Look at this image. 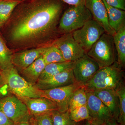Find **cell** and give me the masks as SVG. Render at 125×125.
Masks as SVG:
<instances>
[{"label": "cell", "mask_w": 125, "mask_h": 125, "mask_svg": "<svg viewBox=\"0 0 125 125\" xmlns=\"http://www.w3.org/2000/svg\"><path fill=\"white\" fill-rule=\"evenodd\" d=\"M63 9L61 0H24L4 25L8 44L23 50L51 45L58 38Z\"/></svg>", "instance_id": "obj_1"}, {"label": "cell", "mask_w": 125, "mask_h": 125, "mask_svg": "<svg viewBox=\"0 0 125 125\" xmlns=\"http://www.w3.org/2000/svg\"><path fill=\"white\" fill-rule=\"evenodd\" d=\"M117 62L112 65L100 68L84 85L87 91L103 89L116 90L124 83V72Z\"/></svg>", "instance_id": "obj_2"}, {"label": "cell", "mask_w": 125, "mask_h": 125, "mask_svg": "<svg viewBox=\"0 0 125 125\" xmlns=\"http://www.w3.org/2000/svg\"><path fill=\"white\" fill-rule=\"evenodd\" d=\"M0 73L10 93L21 99L42 97V90L27 82L13 66L0 72Z\"/></svg>", "instance_id": "obj_3"}, {"label": "cell", "mask_w": 125, "mask_h": 125, "mask_svg": "<svg viewBox=\"0 0 125 125\" xmlns=\"http://www.w3.org/2000/svg\"><path fill=\"white\" fill-rule=\"evenodd\" d=\"M116 52L113 36L105 32L86 54L101 68L109 66L116 62Z\"/></svg>", "instance_id": "obj_4"}, {"label": "cell", "mask_w": 125, "mask_h": 125, "mask_svg": "<svg viewBox=\"0 0 125 125\" xmlns=\"http://www.w3.org/2000/svg\"><path fill=\"white\" fill-rule=\"evenodd\" d=\"M92 19V15L85 5L71 6L60 18L58 25V33H71Z\"/></svg>", "instance_id": "obj_5"}, {"label": "cell", "mask_w": 125, "mask_h": 125, "mask_svg": "<svg viewBox=\"0 0 125 125\" xmlns=\"http://www.w3.org/2000/svg\"><path fill=\"white\" fill-rule=\"evenodd\" d=\"M105 32V30L102 25L92 19L72 34L74 39L87 54Z\"/></svg>", "instance_id": "obj_6"}, {"label": "cell", "mask_w": 125, "mask_h": 125, "mask_svg": "<svg viewBox=\"0 0 125 125\" xmlns=\"http://www.w3.org/2000/svg\"><path fill=\"white\" fill-rule=\"evenodd\" d=\"M83 86L75 81L63 87L41 90L42 96L55 103L59 111H66L69 109V103L72 96L76 90Z\"/></svg>", "instance_id": "obj_7"}, {"label": "cell", "mask_w": 125, "mask_h": 125, "mask_svg": "<svg viewBox=\"0 0 125 125\" xmlns=\"http://www.w3.org/2000/svg\"><path fill=\"white\" fill-rule=\"evenodd\" d=\"M0 110L14 124L30 115L23 101L11 93L0 99Z\"/></svg>", "instance_id": "obj_8"}, {"label": "cell", "mask_w": 125, "mask_h": 125, "mask_svg": "<svg viewBox=\"0 0 125 125\" xmlns=\"http://www.w3.org/2000/svg\"><path fill=\"white\" fill-rule=\"evenodd\" d=\"M58 48L66 61L74 62L86 54L71 33L62 34L52 43Z\"/></svg>", "instance_id": "obj_9"}, {"label": "cell", "mask_w": 125, "mask_h": 125, "mask_svg": "<svg viewBox=\"0 0 125 125\" xmlns=\"http://www.w3.org/2000/svg\"><path fill=\"white\" fill-rule=\"evenodd\" d=\"M99 69L97 63L85 54L74 62L72 69L75 81L84 86Z\"/></svg>", "instance_id": "obj_10"}, {"label": "cell", "mask_w": 125, "mask_h": 125, "mask_svg": "<svg viewBox=\"0 0 125 125\" xmlns=\"http://www.w3.org/2000/svg\"><path fill=\"white\" fill-rule=\"evenodd\" d=\"M87 96L86 105L92 121L102 125L114 117L111 111L93 92L87 91Z\"/></svg>", "instance_id": "obj_11"}, {"label": "cell", "mask_w": 125, "mask_h": 125, "mask_svg": "<svg viewBox=\"0 0 125 125\" xmlns=\"http://www.w3.org/2000/svg\"><path fill=\"white\" fill-rule=\"evenodd\" d=\"M45 47L24 49L13 52L11 58L12 64L20 73L42 55Z\"/></svg>", "instance_id": "obj_12"}, {"label": "cell", "mask_w": 125, "mask_h": 125, "mask_svg": "<svg viewBox=\"0 0 125 125\" xmlns=\"http://www.w3.org/2000/svg\"><path fill=\"white\" fill-rule=\"evenodd\" d=\"M85 6L93 19L102 25L105 32L113 36L115 32L109 25L107 11L103 0H86Z\"/></svg>", "instance_id": "obj_13"}, {"label": "cell", "mask_w": 125, "mask_h": 125, "mask_svg": "<svg viewBox=\"0 0 125 125\" xmlns=\"http://www.w3.org/2000/svg\"><path fill=\"white\" fill-rule=\"evenodd\" d=\"M75 82L72 69L42 80H38L34 85L40 90L55 88L71 84Z\"/></svg>", "instance_id": "obj_14"}, {"label": "cell", "mask_w": 125, "mask_h": 125, "mask_svg": "<svg viewBox=\"0 0 125 125\" xmlns=\"http://www.w3.org/2000/svg\"><path fill=\"white\" fill-rule=\"evenodd\" d=\"M22 100L27 106L29 114L32 116L49 113L54 110H57L55 104L45 97L26 98Z\"/></svg>", "instance_id": "obj_15"}, {"label": "cell", "mask_w": 125, "mask_h": 125, "mask_svg": "<svg viewBox=\"0 0 125 125\" xmlns=\"http://www.w3.org/2000/svg\"><path fill=\"white\" fill-rule=\"evenodd\" d=\"M93 92L108 108L117 120L119 113V102L116 90L112 89H103Z\"/></svg>", "instance_id": "obj_16"}, {"label": "cell", "mask_w": 125, "mask_h": 125, "mask_svg": "<svg viewBox=\"0 0 125 125\" xmlns=\"http://www.w3.org/2000/svg\"><path fill=\"white\" fill-rule=\"evenodd\" d=\"M46 65L42 55L19 73L27 82L34 86L37 83Z\"/></svg>", "instance_id": "obj_17"}, {"label": "cell", "mask_w": 125, "mask_h": 125, "mask_svg": "<svg viewBox=\"0 0 125 125\" xmlns=\"http://www.w3.org/2000/svg\"><path fill=\"white\" fill-rule=\"evenodd\" d=\"M103 1L107 11L109 25L116 33L125 26V10L111 6L105 0Z\"/></svg>", "instance_id": "obj_18"}, {"label": "cell", "mask_w": 125, "mask_h": 125, "mask_svg": "<svg viewBox=\"0 0 125 125\" xmlns=\"http://www.w3.org/2000/svg\"><path fill=\"white\" fill-rule=\"evenodd\" d=\"M113 37L117 54V62L123 69L125 65V26L116 32Z\"/></svg>", "instance_id": "obj_19"}, {"label": "cell", "mask_w": 125, "mask_h": 125, "mask_svg": "<svg viewBox=\"0 0 125 125\" xmlns=\"http://www.w3.org/2000/svg\"><path fill=\"white\" fill-rule=\"evenodd\" d=\"M74 62L66 61L47 64L38 80L45 79L58 74L62 72L72 69Z\"/></svg>", "instance_id": "obj_20"}, {"label": "cell", "mask_w": 125, "mask_h": 125, "mask_svg": "<svg viewBox=\"0 0 125 125\" xmlns=\"http://www.w3.org/2000/svg\"><path fill=\"white\" fill-rule=\"evenodd\" d=\"M24 0H0V29L4 26L16 7Z\"/></svg>", "instance_id": "obj_21"}, {"label": "cell", "mask_w": 125, "mask_h": 125, "mask_svg": "<svg viewBox=\"0 0 125 125\" xmlns=\"http://www.w3.org/2000/svg\"><path fill=\"white\" fill-rule=\"evenodd\" d=\"M13 52L0 35V72L13 66L11 58Z\"/></svg>", "instance_id": "obj_22"}, {"label": "cell", "mask_w": 125, "mask_h": 125, "mask_svg": "<svg viewBox=\"0 0 125 125\" xmlns=\"http://www.w3.org/2000/svg\"><path fill=\"white\" fill-rule=\"evenodd\" d=\"M42 56L46 65L51 63L66 62L63 58L60 51L51 44L45 46Z\"/></svg>", "instance_id": "obj_23"}, {"label": "cell", "mask_w": 125, "mask_h": 125, "mask_svg": "<svg viewBox=\"0 0 125 125\" xmlns=\"http://www.w3.org/2000/svg\"><path fill=\"white\" fill-rule=\"evenodd\" d=\"M87 100V91L83 86L76 90L72 96L68 110L70 111L76 108L86 105Z\"/></svg>", "instance_id": "obj_24"}, {"label": "cell", "mask_w": 125, "mask_h": 125, "mask_svg": "<svg viewBox=\"0 0 125 125\" xmlns=\"http://www.w3.org/2000/svg\"><path fill=\"white\" fill-rule=\"evenodd\" d=\"M51 114L53 125H79L80 122L72 120L69 110L64 112L55 110Z\"/></svg>", "instance_id": "obj_25"}, {"label": "cell", "mask_w": 125, "mask_h": 125, "mask_svg": "<svg viewBox=\"0 0 125 125\" xmlns=\"http://www.w3.org/2000/svg\"><path fill=\"white\" fill-rule=\"evenodd\" d=\"M119 99V113L117 122L120 125H125V87L124 84L116 90Z\"/></svg>", "instance_id": "obj_26"}, {"label": "cell", "mask_w": 125, "mask_h": 125, "mask_svg": "<svg viewBox=\"0 0 125 125\" xmlns=\"http://www.w3.org/2000/svg\"><path fill=\"white\" fill-rule=\"evenodd\" d=\"M69 112L72 119L75 122H80L84 120L92 121L86 105L76 108Z\"/></svg>", "instance_id": "obj_27"}, {"label": "cell", "mask_w": 125, "mask_h": 125, "mask_svg": "<svg viewBox=\"0 0 125 125\" xmlns=\"http://www.w3.org/2000/svg\"><path fill=\"white\" fill-rule=\"evenodd\" d=\"M51 113L32 116L36 125H53Z\"/></svg>", "instance_id": "obj_28"}, {"label": "cell", "mask_w": 125, "mask_h": 125, "mask_svg": "<svg viewBox=\"0 0 125 125\" xmlns=\"http://www.w3.org/2000/svg\"><path fill=\"white\" fill-rule=\"evenodd\" d=\"M107 4L112 7L125 10V0H105Z\"/></svg>", "instance_id": "obj_29"}, {"label": "cell", "mask_w": 125, "mask_h": 125, "mask_svg": "<svg viewBox=\"0 0 125 125\" xmlns=\"http://www.w3.org/2000/svg\"><path fill=\"white\" fill-rule=\"evenodd\" d=\"M10 94L8 86L3 80L0 73V99Z\"/></svg>", "instance_id": "obj_30"}, {"label": "cell", "mask_w": 125, "mask_h": 125, "mask_svg": "<svg viewBox=\"0 0 125 125\" xmlns=\"http://www.w3.org/2000/svg\"><path fill=\"white\" fill-rule=\"evenodd\" d=\"M13 121L0 110V125H14Z\"/></svg>", "instance_id": "obj_31"}, {"label": "cell", "mask_w": 125, "mask_h": 125, "mask_svg": "<svg viewBox=\"0 0 125 125\" xmlns=\"http://www.w3.org/2000/svg\"><path fill=\"white\" fill-rule=\"evenodd\" d=\"M62 2L71 5V6H79L85 5L86 0H61Z\"/></svg>", "instance_id": "obj_32"}, {"label": "cell", "mask_w": 125, "mask_h": 125, "mask_svg": "<svg viewBox=\"0 0 125 125\" xmlns=\"http://www.w3.org/2000/svg\"><path fill=\"white\" fill-rule=\"evenodd\" d=\"M14 125H32V116L30 115H28Z\"/></svg>", "instance_id": "obj_33"}, {"label": "cell", "mask_w": 125, "mask_h": 125, "mask_svg": "<svg viewBox=\"0 0 125 125\" xmlns=\"http://www.w3.org/2000/svg\"><path fill=\"white\" fill-rule=\"evenodd\" d=\"M102 125H120L117 123L115 118L113 117L110 120L105 121Z\"/></svg>", "instance_id": "obj_34"}, {"label": "cell", "mask_w": 125, "mask_h": 125, "mask_svg": "<svg viewBox=\"0 0 125 125\" xmlns=\"http://www.w3.org/2000/svg\"><path fill=\"white\" fill-rule=\"evenodd\" d=\"M90 125H99V124H97V123H95L92 121H90Z\"/></svg>", "instance_id": "obj_35"}, {"label": "cell", "mask_w": 125, "mask_h": 125, "mask_svg": "<svg viewBox=\"0 0 125 125\" xmlns=\"http://www.w3.org/2000/svg\"><path fill=\"white\" fill-rule=\"evenodd\" d=\"M83 125H90V121L87 120Z\"/></svg>", "instance_id": "obj_36"}, {"label": "cell", "mask_w": 125, "mask_h": 125, "mask_svg": "<svg viewBox=\"0 0 125 125\" xmlns=\"http://www.w3.org/2000/svg\"><path fill=\"white\" fill-rule=\"evenodd\" d=\"M32 125H36V123L34 121L32 117Z\"/></svg>", "instance_id": "obj_37"}]
</instances>
